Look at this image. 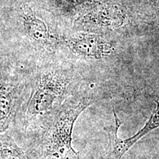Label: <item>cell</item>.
I'll return each instance as SVG.
<instances>
[{"label": "cell", "mask_w": 159, "mask_h": 159, "mask_svg": "<svg viewBox=\"0 0 159 159\" xmlns=\"http://www.w3.org/2000/svg\"><path fill=\"white\" fill-rule=\"evenodd\" d=\"M16 17L21 34L41 58L53 57L64 46L66 33L50 13L34 2L18 0Z\"/></svg>", "instance_id": "obj_3"}, {"label": "cell", "mask_w": 159, "mask_h": 159, "mask_svg": "<svg viewBox=\"0 0 159 159\" xmlns=\"http://www.w3.org/2000/svg\"><path fill=\"white\" fill-rule=\"evenodd\" d=\"M105 0H35L34 3L55 18L60 25L72 27L79 19Z\"/></svg>", "instance_id": "obj_8"}, {"label": "cell", "mask_w": 159, "mask_h": 159, "mask_svg": "<svg viewBox=\"0 0 159 159\" xmlns=\"http://www.w3.org/2000/svg\"><path fill=\"white\" fill-rule=\"evenodd\" d=\"M0 159H33L7 131L0 134Z\"/></svg>", "instance_id": "obj_9"}, {"label": "cell", "mask_w": 159, "mask_h": 159, "mask_svg": "<svg viewBox=\"0 0 159 159\" xmlns=\"http://www.w3.org/2000/svg\"><path fill=\"white\" fill-rule=\"evenodd\" d=\"M27 71L29 93L9 133L14 139L25 141L47 124L77 90L73 71L53 57L42 58Z\"/></svg>", "instance_id": "obj_1"}, {"label": "cell", "mask_w": 159, "mask_h": 159, "mask_svg": "<svg viewBox=\"0 0 159 159\" xmlns=\"http://www.w3.org/2000/svg\"><path fill=\"white\" fill-rule=\"evenodd\" d=\"M96 102L89 89L76 90L48 122L27 139L23 148L33 159H79L72 147L73 129L77 119Z\"/></svg>", "instance_id": "obj_2"}, {"label": "cell", "mask_w": 159, "mask_h": 159, "mask_svg": "<svg viewBox=\"0 0 159 159\" xmlns=\"http://www.w3.org/2000/svg\"><path fill=\"white\" fill-rule=\"evenodd\" d=\"M29 89L27 71L10 61L0 63V134L13 126Z\"/></svg>", "instance_id": "obj_4"}, {"label": "cell", "mask_w": 159, "mask_h": 159, "mask_svg": "<svg viewBox=\"0 0 159 159\" xmlns=\"http://www.w3.org/2000/svg\"><path fill=\"white\" fill-rule=\"evenodd\" d=\"M19 1H25V2H34L35 0H19Z\"/></svg>", "instance_id": "obj_11"}, {"label": "cell", "mask_w": 159, "mask_h": 159, "mask_svg": "<svg viewBox=\"0 0 159 159\" xmlns=\"http://www.w3.org/2000/svg\"><path fill=\"white\" fill-rule=\"evenodd\" d=\"M149 97L156 103V108L152 111L150 118L144 126L134 136L129 138L123 139L118 136V130L122 125V121L119 118L116 113L114 111V122L106 128L109 138L108 152L106 159H122L128 150L141 139L151 131L159 128V94H150Z\"/></svg>", "instance_id": "obj_6"}, {"label": "cell", "mask_w": 159, "mask_h": 159, "mask_svg": "<svg viewBox=\"0 0 159 159\" xmlns=\"http://www.w3.org/2000/svg\"><path fill=\"white\" fill-rule=\"evenodd\" d=\"M123 4L139 11L148 22L159 28V0H123Z\"/></svg>", "instance_id": "obj_10"}, {"label": "cell", "mask_w": 159, "mask_h": 159, "mask_svg": "<svg viewBox=\"0 0 159 159\" xmlns=\"http://www.w3.org/2000/svg\"><path fill=\"white\" fill-rule=\"evenodd\" d=\"M64 46L73 54L84 58L100 60L114 54V42L108 41L102 34L89 32H75L66 35Z\"/></svg>", "instance_id": "obj_7"}, {"label": "cell", "mask_w": 159, "mask_h": 159, "mask_svg": "<svg viewBox=\"0 0 159 159\" xmlns=\"http://www.w3.org/2000/svg\"><path fill=\"white\" fill-rule=\"evenodd\" d=\"M130 23V17L125 5L112 0L99 3L74 24L71 30L75 32L102 33L125 29Z\"/></svg>", "instance_id": "obj_5"}]
</instances>
